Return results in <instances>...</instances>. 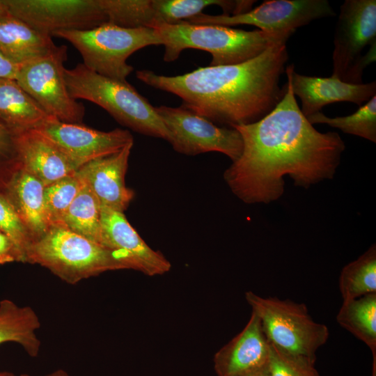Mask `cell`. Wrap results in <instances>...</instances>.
<instances>
[{
    "label": "cell",
    "instance_id": "cell-31",
    "mask_svg": "<svg viewBox=\"0 0 376 376\" xmlns=\"http://www.w3.org/2000/svg\"><path fill=\"white\" fill-rule=\"evenodd\" d=\"M269 345V376H320L315 363L285 355Z\"/></svg>",
    "mask_w": 376,
    "mask_h": 376
},
{
    "label": "cell",
    "instance_id": "cell-16",
    "mask_svg": "<svg viewBox=\"0 0 376 376\" xmlns=\"http://www.w3.org/2000/svg\"><path fill=\"white\" fill-rule=\"evenodd\" d=\"M291 81L293 93L301 102L302 113L309 117L320 112L324 106L350 102L361 107L376 94V81L353 84L344 82L334 75L330 77L307 76L295 71L294 65L285 68Z\"/></svg>",
    "mask_w": 376,
    "mask_h": 376
},
{
    "label": "cell",
    "instance_id": "cell-22",
    "mask_svg": "<svg viewBox=\"0 0 376 376\" xmlns=\"http://www.w3.org/2000/svg\"><path fill=\"white\" fill-rule=\"evenodd\" d=\"M40 322L29 306H19L10 299L0 301V345L15 343L31 357H36L41 342L37 336Z\"/></svg>",
    "mask_w": 376,
    "mask_h": 376
},
{
    "label": "cell",
    "instance_id": "cell-30",
    "mask_svg": "<svg viewBox=\"0 0 376 376\" xmlns=\"http://www.w3.org/2000/svg\"><path fill=\"white\" fill-rule=\"evenodd\" d=\"M18 134L0 120V194L21 168L17 148Z\"/></svg>",
    "mask_w": 376,
    "mask_h": 376
},
{
    "label": "cell",
    "instance_id": "cell-4",
    "mask_svg": "<svg viewBox=\"0 0 376 376\" xmlns=\"http://www.w3.org/2000/svg\"><path fill=\"white\" fill-rule=\"evenodd\" d=\"M25 263L37 264L68 284L107 271L132 269L127 258L63 226H51L29 246Z\"/></svg>",
    "mask_w": 376,
    "mask_h": 376
},
{
    "label": "cell",
    "instance_id": "cell-19",
    "mask_svg": "<svg viewBox=\"0 0 376 376\" xmlns=\"http://www.w3.org/2000/svg\"><path fill=\"white\" fill-rule=\"evenodd\" d=\"M44 189L42 182L20 168L3 194L30 233L33 242L49 228L45 212Z\"/></svg>",
    "mask_w": 376,
    "mask_h": 376
},
{
    "label": "cell",
    "instance_id": "cell-27",
    "mask_svg": "<svg viewBox=\"0 0 376 376\" xmlns=\"http://www.w3.org/2000/svg\"><path fill=\"white\" fill-rule=\"evenodd\" d=\"M312 124L324 123L345 133L356 135L372 142L376 141V95L361 105L354 113L331 118L321 111L307 118Z\"/></svg>",
    "mask_w": 376,
    "mask_h": 376
},
{
    "label": "cell",
    "instance_id": "cell-28",
    "mask_svg": "<svg viewBox=\"0 0 376 376\" xmlns=\"http://www.w3.org/2000/svg\"><path fill=\"white\" fill-rule=\"evenodd\" d=\"M82 185L83 181L75 173L45 187V212L49 228L61 225L64 214Z\"/></svg>",
    "mask_w": 376,
    "mask_h": 376
},
{
    "label": "cell",
    "instance_id": "cell-2",
    "mask_svg": "<svg viewBox=\"0 0 376 376\" xmlns=\"http://www.w3.org/2000/svg\"><path fill=\"white\" fill-rule=\"evenodd\" d=\"M288 59L286 42H282L238 64L198 68L176 76L141 70L136 77L178 96L182 106L214 124L233 128L260 120L281 101L286 84L280 87V77Z\"/></svg>",
    "mask_w": 376,
    "mask_h": 376
},
{
    "label": "cell",
    "instance_id": "cell-24",
    "mask_svg": "<svg viewBox=\"0 0 376 376\" xmlns=\"http://www.w3.org/2000/svg\"><path fill=\"white\" fill-rule=\"evenodd\" d=\"M100 213L98 200L83 182L81 189L64 214L61 226L103 246Z\"/></svg>",
    "mask_w": 376,
    "mask_h": 376
},
{
    "label": "cell",
    "instance_id": "cell-12",
    "mask_svg": "<svg viewBox=\"0 0 376 376\" xmlns=\"http://www.w3.org/2000/svg\"><path fill=\"white\" fill-rule=\"evenodd\" d=\"M3 1L10 15L50 36L57 31L88 30L107 23L100 0Z\"/></svg>",
    "mask_w": 376,
    "mask_h": 376
},
{
    "label": "cell",
    "instance_id": "cell-8",
    "mask_svg": "<svg viewBox=\"0 0 376 376\" xmlns=\"http://www.w3.org/2000/svg\"><path fill=\"white\" fill-rule=\"evenodd\" d=\"M367 46H376V1L345 0L335 27L332 75L362 84L364 69L375 61V51L362 54Z\"/></svg>",
    "mask_w": 376,
    "mask_h": 376
},
{
    "label": "cell",
    "instance_id": "cell-13",
    "mask_svg": "<svg viewBox=\"0 0 376 376\" xmlns=\"http://www.w3.org/2000/svg\"><path fill=\"white\" fill-rule=\"evenodd\" d=\"M54 143L79 169L93 159L120 150L134 142L132 134L126 130L116 128L103 132L49 117L34 129Z\"/></svg>",
    "mask_w": 376,
    "mask_h": 376
},
{
    "label": "cell",
    "instance_id": "cell-37",
    "mask_svg": "<svg viewBox=\"0 0 376 376\" xmlns=\"http://www.w3.org/2000/svg\"><path fill=\"white\" fill-rule=\"evenodd\" d=\"M0 376H18V375H16L14 373H10V372L0 370ZM19 376H22V375H20Z\"/></svg>",
    "mask_w": 376,
    "mask_h": 376
},
{
    "label": "cell",
    "instance_id": "cell-34",
    "mask_svg": "<svg viewBox=\"0 0 376 376\" xmlns=\"http://www.w3.org/2000/svg\"><path fill=\"white\" fill-rule=\"evenodd\" d=\"M22 376H31V375H28V374H22ZM44 376H73V375H70L68 373H67L64 370L59 369V370H54L50 373H48Z\"/></svg>",
    "mask_w": 376,
    "mask_h": 376
},
{
    "label": "cell",
    "instance_id": "cell-35",
    "mask_svg": "<svg viewBox=\"0 0 376 376\" xmlns=\"http://www.w3.org/2000/svg\"><path fill=\"white\" fill-rule=\"evenodd\" d=\"M242 376H269L267 372V366L262 369L245 374Z\"/></svg>",
    "mask_w": 376,
    "mask_h": 376
},
{
    "label": "cell",
    "instance_id": "cell-17",
    "mask_svg": "<svg viewBox=\"0 0 376 376\" xmlns=\"http://www.w3.org/2000/svg\"><path fill=\"white\" fill-rule=\"evenodd\" d=\"M269 343L258 317L251 312L243 329L214 357L217 376H242L267 366Z\"/></svg>",
    "mask_w": 376,
    "mask_h": 376
},
{
    "label": "cell",
    "instance_id": "cell-18",
    "mask_svg": "<svg viewBox=\"0 0 376 376\" xmlns=\"http://www.w3.org/2000/svg\"><path fill=\"white\" fill-rule=\"evenodd\" d=\"M17 148L21 168L45 187L79 169L54 143L34 130L18 134Z\"/></svg>",
    "mask_w": 376,
    "mask_h": 376
},
{
    "label": "cell",
    "instance_id": "cell-21",
    "mask_svg": "<svg viewBox=\"0 0 376 376\" xmlns=\"http://www.w3.org/2000/svg\"><path fill=\"white\" fill-rule=\"evenodd\" d=\"M49 117L16 80L0 79V120L12 130H34Z\"/></svg>",
    "mask_w": 376,
    "mask_h": 376
},
{
    "label": "cell",
    "instance_id": "cell-32",
    "mask_svg": "<svg viewBox=\"0 0 376 376\" xmlns=\"http://www.w3.org/2000/svg\"><path fill=\"white\" fill-rule=\"evenodd\" d=\"M15 261L19 262V259L13 242L0 231V266Z\"/></svg>",
    "mask_w": 376,
    "mask_h": 376
},
{
    "label": "cell",
    "instance_id": "cell-10",
    "mask_svg": "<svg viewBox=\"0 0 376 376\" xmlns=\"http://www.w3.org/2000/svg\"><path fill=\"white\" fill-rule=\"evenodd\" d=\"M155 109L168 129L169 143L175 151L188 155L219 152L233 162L241 155L243 141L235 128L218 127L182 105L160 106Z\"/></svg>",
    "mask_w": 376,
    "mask_h": 376
},
{
    "label": "cell",
    "instance_id": "cell-6",
    "mask_svg": "<svg viewBox=\"0 0 376 376\" xmlns=\"http://www.w3.org/2000/svg\"><path fill=\"white\" fill-rule=\"evenodd\" d=\"M245 299L270 345L285 355L315 362L316 352L327 341L329 331L312 319L305 304L263 297L251 291L245 293Z\"/></svg>",
    "mask_w": 376,
    "mask_h": 376
},
{
    "label": "cell",
    "instance_id": "cell-36",
    "mask_svg": "<svg viewBox=\"0 0 376 376\" xmlns=\"http://www.w3.org/2000/svg\"><path fill=\"white\" fill-rule=\"evenodd\" d=\"M8 14L6 6L3 0H0V18Z\"/></svg>",
    "mask_w": 376,
    "mask_h": 376
},
{
    "label": "cell",
    "instance_id": "cell-3",
    "mask_svg": "<svg viewBox=\"0 0 376 376\" xmlns=\"http://www.w3.org/2000/svg\"><path fill=\"white\" fill-rule=\"evenodd\" d=\"M153 29L164 46V61L178 59L186 49H197L211 54L210 66L235 65L252 59L277 43L286 42L294 33L244 31L185 21Z\"/></svg>",
    "mask_w": 376,
    "mask_h": 376
},
{
    "label": "cell",
    "instance_id": "cell-14",
    "mask_svg": "<svg viewBox=\"0 0 376 376\" xmlns=\"http://www.w3.org/2000/svg\"><path fill=\"white\" fill-rule=\"evenodd\" d=\"M100 223L102 245L123 255L132 269L149 276L169 272L171 263L145 242L123 212L101 207Z\"/></svg>",
    "mask_w": 376,
    "mask_h": 376
},
{
    "label": "cell",
    "instance_id": "cell-9",
    "mask_svg": "<svg viewBox=\"0 0 376 376\" xmlns=\"http://www.w3.org/2000/svg\"><path fill=\"white\" fill-rule=\"evenodd\" d=\"M67 47L57 46L50 54L21 65L17 82L50 117L81 123L84 105L70 94L64 77Z\"/></svg>",
    "mask_w": 376,
    "mask_h": 376
},
{
    "label": "cell",
    "instance_id": "cell-11",
    "mask_svg": "<svg viewBox=\"0 0 376 376\" xmlns=\"http://www.w3.org/2000/svg\"><path fill=\"white\" fill-rule=\"evenodd\" d=\"M336 15L327 0H271L246 13L235 15L201 13L187 20L201 25L255 26L265 32H292L312 21Z\"/></svg>",
    "mask_w": 376,
    "mask_h": 376
},
{
    "label": "cell",
    "instance_id": "cell-33",
    "mask_svg": "<svg viewBox=\"0 0 376 376\" xmlns=\"http://www.w3.org/2000/svg\"><path fill=\"white\" fill-rule=\"evenodd\" d=\"M20 65L8 59L0 52V79H16Z\"/></svg>",
    "mask_w": 376,
    "mask_h": 376
},
{
    "label": "cell",
    "instance_id": "cell-1",
    "mask_svg": "<svg viewBox=\"0 0 376 376\" xmlns=\"http://www.w3.org/2000/svg\"><path fill=\"white\" fill-rule=\"evenodd\" d=\"M285 73V92L276 106L256 122L233 127L242 136L243 149L224 178L246 203L279 198L285 175L305 188L332 178L345 148L338 133L320 132L302 113Z\"/></svg>",
    "mask_w": 376,
    "mask_h": 376
},
{
    "label": "cell",
    "instance_id": "cell-29",
    "mask_svg": "<svg viewBox=\"0 0 376 376\" xmlns=\"http://www.w3.org/2000/svg\"><path fill=\"white\" fill-rule=\"evenodd\" d=\"M0 231L13 242L19 262L25 263L26 251L33 242L32 237L6 196L0 194Z\"/></svg>",
    "mask_w": 376,
    "mask_h": 376
},
{
    "label": "cell",
    "instance_id": "cell-23",
    "mask_svg": "<svg viewBox=\"0 0 376 376\" xmlns=\"http://www.w3.org/2000/svg\"><path fill=\"white\" fill-rule=\"evenodd\" d=\"M338 323L363 342L376 358V293L347 301L336 315Z\"/></svg>",
    "mask_w": 376,
    "mask_h": 376
},
{
    "label": "cell",
    "instance_id": "cell-26",
    "mask_svg": "<svg viewBox=\"0 0 376 376\" xmlns=\"http://www.w3.org/2000/svg\"><path fill=\"white\" fill-rule=\"evenodd\" d=\"M107 23L124 28H151L159 24L155 0H100Z\"/></svg>",
    "mask_w": 376,
    "mask_h": 376
},
{
    "label": "cell",
    "instance_id": "cell-20",
    "mask_svg": "<svg viewBox=\"0 0 376 376\" xmlns=\"http://www.w3.org/2000/svg\"><path fill=\"white\" fill-rule=\"evenodd\" d=\"M56 47L50 35L9 13L0 18V52L13 63L21 66L50 54Z\"/></svg>",
    "mask_w": 376,
    "mask_h": 376
},
{
    "label": "cell",
    "instance_id": "cell-7",
    "mask_svg": "<svg viewBox=\"0 0 376 376\" xmlns=\"http://www.w3.org/2000/svg\"><path fill=\"white\" fill-rule=\"evenodd\" d=\"M52 37L65 39L80 53L83 64L102 76L126 81L133 71L127 60L136 51L161 45L151 28H124L109 23L88 30H61Z\"/></svg>",
    "mask_w": 376,
    "mask_h": 376
},
{
    "label": "cell",
    "instance_id": "cell-5",
    "mask_svg": "<svg viewBox=\"0 0 376 376\" xmlns=\"http://www.w3.org/2000/svg\"><path fill=\"white\" fill-rule=\"evenodd\" d=\"M64 77L74 99L99 105L119 123L136 132L170 142L171 134L155 107L127 81L102 76L83 63L65 68Z\"/></svg>",
    "mask_w": 376,
    "mask_h": 376
},
{
    "label": "cell",
    "instance_id": "cell-25",
    "mask_svg": "<svg viewBox=\"0 0 376 376\" xmlns=\"http://www.w3.org/2000/svg\"><path fill=\"white\" fill-rule=\"evenodd\" d=\"M343 301L376 293V248L372 245L357 260L345 265L339 277Z\"/></svg>",
    "mask_w": 376,
    "mask_h": 376
},
{
    "label": "cell",
    "instance_id": "cell-15",
    "mask_svg": "<svg viewBox=\"0 0 376 376\" xmlns=\"http://www.w3.org/2000/svg\"><path fill=\"white\" fill-rule=\"evenodd\" d=\"M134 142L111 155L82 165L77 175L98 200L100 206L123 212L134 196L125 185V177Z\"/></svg>",
    "mask_w": 376,
    "mask_h": 376
}]
</instances>
